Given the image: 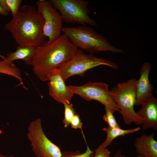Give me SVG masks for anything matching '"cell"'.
Returning <instances> with one entry per match:
<instances>
[{"instance_id":"obj_4","label":"cell","mask_w":157,"mask_h":157,"mask_svg":"<svg viewBox=\"0 0 157 157\" xmlns=\"http://www.w3.org/2000/svg\"><path fill=\"white\" fill-rule=\"evenodd\" d=\"M136 81L135 78H132L122 83H119L110 91L124 124L127 125L132 122L140 125L144 121L134 109L136 97Z\"/></svg>"},{"instance_id":"obj_15","label":"cell","mask_w":157,"mask_h":157,"mask_svg":"<svg viewBox=\"0 0 157 157\" xmlns=\"http://www.w3.org/2000/svg\"><path fill=\"white\" fill-rule=\"evenodd\" d=\"M140 129L139 127L129 129H123L120 128H112L109 127L104 128L103 130L106 134V137L105 141L101 144L107 147L110 145L113 141L119 136H124L125 135L137 132Z\"/></svg>"},{"instance_id":"obj_25","label":"cell","mask_w":157,"mask_h":157,"mask_svg":"<svg viewBox=\"0 0 157 157\" xmlns=\"http://www.w3.org/2000/svg\"><path fill=\"white\" fill-rule=\"evenodd\" d=\"M9 12L4 9L0 5V14L4 16L8 15Z\"/></svg>"},{"instance_id":"obj_5","label":"cell","mask_w":157,"mask_h":157,"mask_svg":"<svg viewBox=\"0 0 157 157\" xmlns=\"http://www.w3.org/2000/svg\"><path fill=\"white\" fill-rule=\"evenodd\" d=\"M100 65H105L117 69V64L108 59L99 58L94 54L84 53L82 50L77 49L73 56L57 68L65 81L69 77L76 75L83 76L86 72Z\"/></svg>"},{"instance_id":"obj_9","label":"cell","mask_w":157,"mask_h":157,"mask_svg":"<svg viewBox=\"0 0 157 157\" xmlns=\"http://www.w3.org/2000/svg\"><path fill=\"white\" fill-rule=\"evenodd\" d=\"M36 4L37 10L44 20L43 35L44 38H48L46 43H51L61 35L63 21L61 16L49 0H39Z\"/></svg>"},{"instance_id":"obj_23","label":"cell","mask_w":157,"mask_h":157,"mask_svg":"<svg viewBox=\"0 0 157 157\" xmlns=\"http://www.w3.org/2000/svg\"><path fill=\"white\" fill-rule=\"evenodd\" d=\"M0 5L5 10L10 12L6 0H0Z\"/></svg>"},{"instance_id":"obj_10","label":"cell","mask_w":157,"mask_h":157,"mask_svg":"<svg viewBox=\"0 0 157 157\" xmlns=\"http://www.w3.org/2000/svg\"><path fill=\"white\" fill-rule=\"evenodd\" d=\"M48 77L49 95L58 103L70 102L74 94L65 85L59 69L52 70Z\"/></svg>"},{"instance_id":"obj_6","label":"cell","mask_w":157,"mask_h":157,"mask_svg":"<svg viewBox=\"0 0 157 157\" xmlns=\"http://www.w3.org/2000/svg\"><path fill=\"white\" fill-rule=\"evenodd\" d=\"M59 13L63 22L67 24H86L96 26L97 24L89 16L90 1L85 0H49Z\"/></svg>"},{"instance_id":"obj_3","label":"cell","mask_w":157,"mask_h":157,"mask_svg":"<svg viewBox=\"0 0 157 157\" xmlns=\"http://www.w3.org/2000/svg\"><path fill=\"white\" fill-rule=\"evenodd\" d=\"M62 31L77 48L94 54L101 51L123 53L122 49L116 48L101 34L90 26L64 27Z\"/></svg>"},{"instance_id":"obj_21","label":"cell","mask_w":157,"mask_h":157,"mask_svg":"<svg viewBox=\"0 0 157 157\" xmlns=\"http://www.w3.org/2000/svg\"><path fill=\"white\" fill-rule=\"evenodd\" d=\"M110 151L106 148L101 144L95 149L93 157H110Z\"/></svg>"},{"instance_id":"obj_16","label":"cell","mask_w":157,"mask_h":157,"mask_svg":"<svg viewBox=\"0 0 157 157\" xmlns=\"http://www.w3.org/2000/svg\"><path fill=\"white\" fill-rule=\"evenodd\" d=\"M0 73L13 76L20 81L22 80L20 70L13 63H10L5 59L0 61Z\"/></svg>"},{"instance_id":"obj_18","label":"cell","mask_w":157,"mask_h":157,"mask_svg":"<svg viewBox=\"0 0 157 157\" xmlns=\"http://www.w3.org/2000/svg\"><path fill=\"white\" fill-rule=\"evenodd\" d=\"M94 153L87 145L86 150L84 153L81 154L79 151H66L62 153L61 157H93Z\"/></svg>"},{"instance_id":"obj_11","label":"cell","mask_w":157,"mask_h":157,"mask_svg":"<svg viewBox=\"0 0 157 157\" xmlns=\"http://www.w3.org/2000/svg\"><path fill=\"white\" fill-rule=\"evenodd\" d=\"M151 68L149 63H144L140 68V76L136 82V97L135 105H141L152 94L154 89L149 80V74Z\"/></svg>"},{"instance_id":"obj_2","label":"cell","mask_w":157,"mask_h":157,"mask_svg":"<svg viewBox=\"0 0 157 157\" xmlns=\"http://www.w3.org/2000/svg\"><path fill=\"white\" fill-rule=\"evenodd\" d=\"M77 49L64 34L51 43L36 47L31 64L33 72L41 81H48L51 72L70 60Z\"/></svg>"},{"instance_id":"obj_26","label":"cell","mask_w":157,"mask_h":157,"mask_svg":"<svg viewBox=\"0 0 157 157\" xmlns=\"http://www.w3.org/2000/svg\"><path fill=\"white\" fill-rule=\"evenodd\" d=\"M0 157H13V156L12 155L6 156L0 153Z\"/></svg>"},{"instance_id":"obj_7","label":"cell","mask_w":157,"mask_h":157,"mask_svg":"<svg viewBox=\"0 0 157 157\" xmlns=\"http://www.w3.org/2000/svg\"><path fill=\"white\" fill-rule=\"evenodd\" d=\"M27 136L36 157H61L60 148L44 134L40 118L30 122L27 127Z\"/></svg>"},{"instance_id":"obj_27","label":"cell","mask_w":157,"mask_h":157,"mask_svg":"<svg viewBox=\"0 0 157 157\" xmlns=\"http://www.w3.org/2000/svg\"><path fill=\"white\" fill-rule=\"evenodd\" d=\"M0 57H1V58H2L3 59H5L6 58V57H5L3 56H2L1 55H0Z\"/></svg>"},{"instance_id":"obj_13","label":"cell","mask_w":157,"mask_h":157,"mask_svg":"<svg viewBox=\"0 0 157 157\" xmlns=\"http://www.w3.org/2000/svg\"><path fill=\"white\" fill-rule=\"evenodd\" d=\"M154 133L144 134L135 139L134 145L138 155L144 157H157V142L154 138Z\"/></svg>"},{"instance_id":"obj_1","label":"cell","mask_w":157,"mask_h":157,"mask_svg":"<svg viewBox=\"0 0 157 157\" xmlns=\"http://www.w3.org/2000/svg\"><path fill=\"white\" fill-rule=\"evenodd\" d=\"M44 20L34 7L22 6L17 14L5 25L19 46L37 47L46 42L42 31Z\"/></svg>"},{"instance_id":"obj_8","label":"cell","mask_w":157,"mask_h":157,"mask_svg":"<svg viewBox=\"0 0 157 157\" xmlns=\"http://www.w3.org/2000/svg\"><path fill=\"white\" fill-rule=\"evenodd\" d=\"M108 86L103 83L89 82L81 86L69 85L67 87L74 94H77L87 101H97L109 108L114 113L119 109L108 89Z\"/></svg>"},{"instance_id":"obj_12","label":"cell","mask_w":157,"mask_h":157,"mask_svg":"<svg viewBox=\"0 0 157 157\" xmlns=\"http://www.w3.org/2000/svg\"><path fill=\"white\" fill-rule=\"evenodd\" d=\"M142 107L136 112L144 119L142 124L144 130L157 129V99L152 94L142 104Z\"/></svg>"},{"instance_id":"obj_24","label":"cell","mask_w":157,"mask_h":157,"mask_svg":"<svg viewBox=\"0 0 157 157\" xmlns=\"http://www.w3.org/2000/svg\"><path fill=\"white\" fill-rule=\"evenodd\" d=\"M113 157H126L125 156L123 155L122 151L119 150L114 155ZM137 157H144L142 155H138Z\"/></svg>"},{"instance_id":"obj_17","label":"cell","mask_w":157,"mask_h":157,"mask_svg":"<svg viewBox=\"0 0 157 157\" xmlns=\"http://www.w3.org/2000/svg\"><path fill=\"white\" fill-rule=\"evenodd\" d=\"M63 104L64 106V116L63 122L64 127L66 128L70 125L72 119L77 113L70 102H65Z\"/></svg>"},{"instance_id":"obj_20","label":"cell","mask_w":157,"mask_h":157,"mask_svg":"<svg viewBox=\"0 0 157 157\" xmlns=\"http://www.w3.org/2000/svg\"><path fill=\"white\" fill-rule=\"evenodd\" d=\"M13 17L15 16L19 11V8L22 2V0H6Z\"/></svg>"},{"instance_id":"obj_14","label":"cell","mask_w":157,"mask_h":157,"mask_svg":"<svg viewBox=\"0 0 157 157\" xmlns=\"http://www.w3.org/2000/svg\"><path fill=\"white\" fill-rule=\"evenodd\" d=\"M36 49V47L33 46L18 45L15 51L8 53L6 59L10 63L17 60H22L26 64L31 65L35 54Z\"/></svg>"},{"instance_id":"obj_19","label":"cell","mask_w":157,"mask_h":157,"mask_svg":"<svg viewBox=\"0 0 157 157\" xmlns=\"http://www.w3.org/2000/svg\"><path fill=\"white\" fill-rule=\"evenodd\" d=\"M105 108L106 113L103 116V119L108 123L109 127L112 128H120L110 109L106 106H105Z\"/></svg>"},{"instance_id":"obj_22","label":"cell","mask_w":157,"mask_h":157,"mask_svg":"<svg viewBox=\"0 0 157 157\" xmlns=\"http://www.w3.org/2000/svg\"><path fill=\"white\" fill-rule=\"evenodd\" d=\"M70 124L73 129H82L83 123L81 122L78 114H76L74 115L71 120Z\"/></svg>"}]
</instances>
